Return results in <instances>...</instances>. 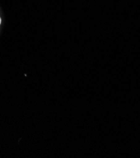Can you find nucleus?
<instances>
[{
	"instance_id": "obj_1",
	"label": "nucleus",
	"mask_w": 140,
	"mask_h": 158,
	"mask_svg": "<svg viewBox=\"0 0 140 158\" xmlns=\"http://www.w3.org/2000/svg\"><path fill=\"white\" fill-rule=\"evenodd\" d=\"M1 23H2V19L0 17V25H1Z\"/></svg>"
}]
</instances>
